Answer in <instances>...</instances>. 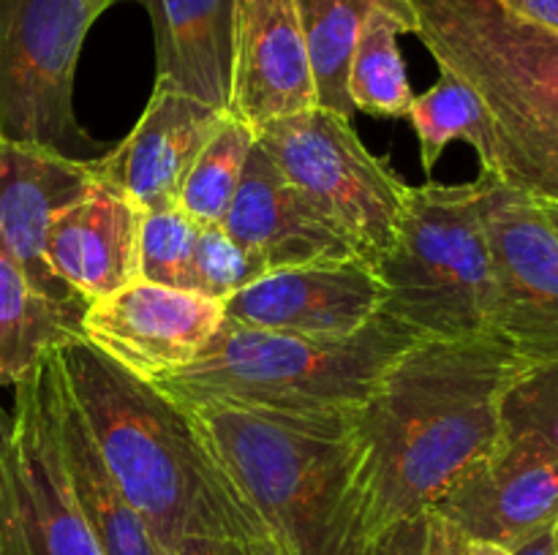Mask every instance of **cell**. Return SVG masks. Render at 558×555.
Returning a JSON list of instances; mask_svg holds the SVG:
<instances>
[{
    "label": "cell",
    "instance_id": "cell-10",
    "mask_svg": "<svg viewBox=\"0 0 558 555\" xmlns=\"http://www.w3.org/2000/svg\"><path fill=\"white\" fill-rule=\"evenodd\" d=\"M480 174L496 278L494 335L529 365L558 362V232L532 196Z\"/></svg>",
    "mask_w": 558,
    "mask_h": 555
},
{
    "label": "cell",
    "instance_id": "cell-13",
    "mask_svg": "<svg viewBox=\"0 0 558 555\" xmlns=\"http://www.w3.org/2000/svg\"><path fill=\"white\" fill-rule=\"evenodd\" d=\"M381 310V283L363 259H327L262 275L223 299V319L298 335L347 337Z\"/></svg>",
    "mask_w": 558,
    "mask_h": 555
},
{
    "label": "cell",
    "instance_id": "cell-7",
    "mask_svg": "<svg viewBox=\"0 0 558 555\" xmlns=\"http://www.w3.org/2000/svg\"><path fill=\"white\" fill-rule=\"evenodd\" d=\"M283 177L352 243L357 259L376 267L392 250L409 185L374 156L352 120L305 109L256 131Z\"/></svg>",
    "mask_w": 558,
    "mask_h": 555
},
{
    "label": "cell",
    "instance_id": "cell-31",
    "mask_svg": "<svg viewBox=\"0 0 558 555\" xmlns=\"http://www.w3.org/2000/svg\"><path fill=\"white\" fill-rule=\"evenodd\" d=\"M499 3L521 20L558 33V0H499Z\"/></svg>",
    "mask_w": 558,
    "mask_h": 555
},
{
    "label": "cell",
    "instance_id": "cell-32",
    "mask_svg": "<svg viewBox=\"0 0 558 555\" xmlns=\"http://www.w3.org/2000/svg\"><path fill=\"white\" fill-rule=\"evenodd\" d=\"M510 555H558V520L510 550Z\"/></svg>",
    "mask_w": 558,
    "mask_h": 555
},
{
    "label": "cell",
    "instance_id": "cell-30",
    "mask_svg": "<svg viewBox=\"0 0 558 555\" xmlns=\"http://www.w3.org/2000/svg\"><path fill=\"white\" fill-rule=\"evenodd\" d=\"M172 555H289L276 539L189 536Z\"/></svg>",
    "mask_w": 558,
    "mask_h": 555
},
{
    "label": "cell",
    "instance_id": "cell-2",
    "mask_svg": "<svg viewBox=\"0 0 558 555\" xmlns=\"http://www.w3.org/2000/svg\"><path fill=\"white\" fill-rule=\"evenodd\" d=\"M58 359L109 473L163 555L189 536L272 539L183 406L85 337Z\"/></svg>",
    "mask_w": 558,
    "mask_h": 555
},
{
    "label": "cell",
    "instance_id": "cell-9",
    "mask_svg": "<svg viewBox=\"0 0 558 555\" xmlns=\"http://www.w3.org/2000/svg\"><path fill=\"white\" fill-rule=\"evenodd\" d=\"M41 359L14 384V411L0 408V555H101L65 477Z\"/></svg>",
    "mask_w": 558,
    "mask_h": 555
},
{
    "label": "cell",
    "instance_id": "cell-22",
    "mask_svg": "<svg viewBox=\"0 0 558 555\" xmlns=\"http://www.w3.org/2000/svg\"><path fill=\"white\" fill-rule=\"evenodd\" d=\"M403 3L409 0H298L314 74L316 107L352 120L357 109L349 98V69L365 20L374 9Z\"/></svg>",
    "mask_w": 558,
    "mask_h": 555
},
{
    "label": "cell",
    "instance_id": "cell-15",
    "mask_svg": "<svg viewBox=\"0 0 558 555\" xmlns=\"http://www.w3.org/2000/svg\"><path fill=\"white\" fill-rule=\"evenodd\" d=\"M316 107L298 0H234L227 114L254 131Z\"/></svg>",
    "mask_w": 558,
    "mask_h": 555
},
{
    "label": "cell",
    "instance_id": "cell-5",
    "mask_svg": "<svg viewBox=\"0 0 558 555\" xmlns=\"http://www.w3.org/2000/svg\"><path fill=\"white\" fill-rule=\"evenodd\" d=\"M414 341L417 332L385 313L347 337L223 319L194 362L150 384L183 408L221 403L287 417L354 414Z\"/></svg>",
    "mask_w": 558,
    "mask_h": 555
},
{
    "label": "cell",
    "instance_id": "cell-18",
    "mask_svg": "<svg viewBox=\"0 0 558 555\" xmlns=\"http://www.w3.org/2000/svg\"><path fill=\"white\" fill-rule=\"evenodd\" d=\"M142 212L109 185L90 188L54 212L47 229V259L54 275L85 305L140 281Z\"/></svg>",
    "mask_w": 558,
    "mask_h": 555
},
{
    "label": "cell",
    "instance_id": "cell-23",
    "mask_svg": "<svg viewBox=\"0 0 558 555\" xmlns=\"http://www.w3.org/2000/svg\"><path fill=\"white\" fill-rule=\"evenodd\" d=\"M417 33L412 3L371 11L349 69V98L354 109L374 118H407L414 101L398 36Z\"/></svg>",
    "mask_w": 558,
    "mask_h": 555
},
{
    "label": "cell",
    "instance_id": "cell-17",
    "mask_svg": "<svg viewBox=\"0 0 558 555\" xmlns=\"http://www.w3.org/2000/svg\"><path fill=\"white\" fill-rule=\"evenodd\" d=\"M221 226L265 272L327 259H357L352 243L300 196L259 141L251 147Z\"/></svg>",
    "mask_w": 558,
    "mask_h": 555
},
{
    "label": "cell",
    "instance_id": "cell-34",
    "mask_svg": "<svg viewBox=\"0 0 558 555\" xmlns=\"http://www.w3.org/2000/svg\"><path fill=\"white\" fill-rule=\"evenodd\" d=\"M114 3H120V0H87V9H90V14L98 20V16H101L104 11H107L109 5H114Z\"/></svg>",
    "mask_w": 558,
    "mask_h": 555
},
{
    "label": "cell",
    "instance_id": "cell-27",
    "mask_svg": "<svg viewBox=\"0 0 558 555\" xmlns=\"http://www.w3.org/2000/svg\"><path fill=\"white\" fill-rule=\"evenodd\" d=\"M199 223L180 207L145 212L140 226V281L194 292Z\"/></svg>",
    "mask_w": 558,
    "mask_h": 555
},
{
    "label": "cell",
    "instance_id": "cell-26",
    "mask_svg": "<svg viewBox=\"0 0 558 555\" xmlns=\"http://www.w3.org/2000/svg\"><path fill=\"white\" fill-rule=\"evenodd\" d=\"M499 439L558 455V362L529 365L499 400Z\"/></svg>",
    "mask_w": 558,
    "mask_h": 555
},
{
    "label": "cell",
    "instance_id": "cell-3",
    "mask_svg": "<svg viewBox=\"0 0 558 555\" xmlns=\"http://www.w3.org/2000/svg\"><path fill=\"white\" fill-rule=\"evenodd\" d=\"M420 41L483 101L494 172L534 201L558 205V33L499 0H409Z\"/></svg>",
    "mask_w": 558,
    "mask_h": 555
},
{
    "label": "cell",
    "instance_id": "cell-25",
    "mask_svg": "<svg viewBox=\"0 0 558 555\" xmlns=\"http://www.w3.org/2000/svg\"><path fill=\"white\" fill-rule=\"evenodd\" d=\"M254 145L256 131L243 120L223 114L180 185L178 207L191 221L199 226L223 223Z\"/></svg>",
    "mask_w": 558,
    "mask_h": 555
},
{
    "label": "cell",
    "instance_id": "cell-24",
    "mask_svg": "<svg viewBox=\"0 0 558 555\" xmlns=\"http://www.w3.org/2000/svg\"><path fill=\"white\" fill-rule=\"evenodd\" d=\"M407 118L412 120L420 139V161L428 177L445 147L456 139L474 147L480 172H494V134H490L488 112L466 82L441 71L439 82L430 90L414 96Z\"/></svg>",
    "mask_w": 558,
    "mask_h": 555
},
{
    "label": "cell",
    "instance_id": "cell-11",
    "mask_svg": "<svg viewBox=\"0 0 558 555\" xmlns=\"http://www.w3.org/2000/svg\"><path fill=\"white\" fill-rule=\"evenodd\" d=\"M221 321L218 299L134 281L87 305L82 337L129 373L158 381L194 362Z\"/></svg>",
    "mask_w": 558,
    "mask_h": 555
},
{
    "label": "cell",
    "instance_id": "cell-16",
    "mask_svg": "<svg viewBox=\"0 0 558 555\" xmlns=\"http://www.w3.org/2000/svg\"><path fill=\"white\" fill-rule=\"evenodd\" d=\"M90 183V161L0 139V245L38 292L80 308L87 305L49 264L47 229L54 212L80 199Z\"/></svg>",
    "mask_w": 558,
    "mask_h": 555
},
{
    "label": "cell",
    "instance_id": "cell-14",
    "mask_svg": "<svg viewBox=\"0 0 558 555\" xmlns=\"http://www.w3.org/2000/svg\"><path fill=\"white\" fill-rule=\"evenodd\" d=\"M223 114V109L156 82L134 131L90 161L93 177L123 194L142 215L178 207L180 185Z\"/></svg>",
    "mask_w": 558,
    "mask_h": 555
},
{
    "label": "cell",
    "instance_id": "cell-29",
    "mask_svg": "<svg viewBox=\"0 0 558 555\" xmlns=\"http://www.w3.org/2000/svg\"><path fill=\"white\" fill-rule=\"evenodd\" d=\"M469 542L436 509L403 517L368 539L363 555H469Z\"/></svg>",
    "mask_w": 558,
    "mask_h": 555
},
{
    "label": "cell",
    "instance_id": "cell-19",
    "mask_svg": "<svg viewBox=\"0 0 558 555\" xmlns=\"http://www.w3.org/2000/svg\"><path fill=\"white\" fill-rule=\"evenodd\" d=\"M41 365L65 477L101 555H163L150 528L125 501L123 490L109 473L85 417L65 384L58 348L44 354Z\"/></svg>",
    "mask_w": 558,
    "mask_h": 555
},
{
    "label": "cell",
    "instance_id": "cell-20",
    "mask_svg": "<svg viewBox=\"0 0 558 555\" xmlns=\"http://www.w3.org/2000/svg\"><path fill=\"white\" fill-rule=\"evenodd\" d=\"M156 36V82L227 112L234 0H136Z\"/></svg>",
    "mask_w": 558,
    "mask_h": 555
},
{
    "label": "cell",
    "instance_id": "cell-12",
    "mask_svg": "<svg viewBox=\"0 0 558 555\" xmlns=\"http://www.w3.org/2000/svg\"><path fill=\"white\" fill-rule=\"evenodd\" d=\"M434 509L469 542L515 550L558 520V455L499 439Z\"/></svg>",
    "mask_w": 558,
    "mask_h": 555
},
{
    "label": "cell",
    "instance_id": "cell-33",
    "mask_svg": "<svg viewBox=\"0 0 558 555\" xmlns=\"http://www.w3.org/2000/svg\"><path fill=\"white\" fill-rule=\"evenodd\" d=\"M469 555H510V550L499 547V544H485V542H472Z\"/></svg>",
    "mask_w": 558,
    "mask_h": 555
},
{
    "label": "cell",
    "instance_id": "cell-8",
    "mask_svg": "<svg viewBox=\"0 0 558 555\" xmlns=\"http://www.w3.org/2000/svg\"><path fill=\"white\" fill-rule=\"evenodd\" d=\"M96 16L87 0H0V139L93 161L74 114V74Z\"/></svg>",
    "mask_w": 558,
    "mask_h": 555
},
{
    "label": "cell",
    "instance_id": "cell-35",
    "mask_svg": "<svg viewBox=\"0 0 558 555\" xmlns=\"http://www.w3.org/2000/svg\"><path fill=\"white\" fill-rule=\"evenodd\" d=\"M539 207H543V212L548 215V221L554 223V229L558 232V205H545V201H537Z\"/></svg>",
    "mask_w": 558,
    "mask_h": 555
},
{
    "label": "cell",
    "instance_id": "cell-1",
    "mask_svg": "<svg viewBox=\"0 0 558 555\" xmlns=\"http://www.w3.org/2000/svg\"><path fill=\"white\" fill-rule=\"evenodd\" d=\"M529 368L501 337H420L352 417L360 533L374 539L441 495L499 441V400Z\"/></svg>",
    "mask_w": 558,
    "mask_h": 555
},
{
    "label": "cell",
    "instance_id": "cell-4",
    "mask_svg": "<svg viewBox=\"0 0 558 555\" xmlns=\"http://www.w3.org/2000/svg\"><path fill=\"white\" fill-rule=\"evenodd\" d=\"M289 555H363L352 490V417H287L251 408H185Z\"/></svg>",
    "mask_w": 558,
    "mask_h": 555
},
{
    "label": "cell",
    "instance_id": "cell-28",
    "mask_svg": "<svg viewBox=\"0 0 558 555\" xmlns=\"http://www.w3.org/2000/svg\"><path fill=\"white\" fill-rule=\"evenodd\" d=\"M262 275H267L265 267L248 250L240 248L221 223L199 226L194 250V292L223 303Z\"/></svg>",
    "mask_w": 558,
    "mask_h": 555
},
{
    "label": "cell",
    "instance_id": "cell-21",
    "mask_svg": "<svg viewBox=\"0 0 558 555\" xmlns=\"http://www.w3.org/2000/svg\"><path fill=\"white\" fill-rule=\"evenodd\" d=\"M82 313L38 292L0 245V386H14L44 354L80 341Z\"/></svg>",
    "mask_w": 558,
    "mask_h": 555
},
{
    "label": "cell",
    "instance_id": "cell-6",
    "mask_svg": "<svg viewBox=\"0 0 558 555\" xmlns=\"http://www.w3.org/2000/svg\"><path fill=\"white\" fill-rule=\"evenodd\" d=\"M485 180L409 185L398 239L374 267L381 310L420 337L494 335L496 278Z\"/></svg>",
    "mask_w": 558,
    "mask_h": 555
}]
</instances>
